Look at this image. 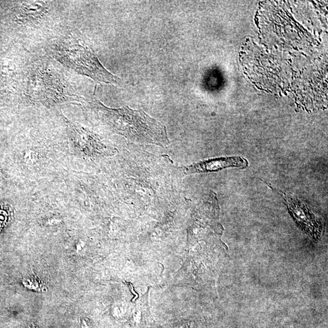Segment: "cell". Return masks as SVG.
Masks as SVG:
<instances>
[{
    "instance_id": "cell-1",
    "label": "cell",
    "mask_w": 328,
    "mask_h": 328,
    "mask_svg": "<svg viewBox=\"0 0 328 328\" xmlns=\"http://www.w3.org/2000/svg\"><path fill=\"white\" fill-rule=\"evenodd\" d=\"M81 103L98 122L133 142L162 147L169 145L166 127L142 110L109 108L96 99L83 98Z\"/></svg>"
},
{
    "instance_id": "cell-2",
    "label": "cell",
    "mask_w": 328,
    "mask_h": 328,
    "mask_svg": "<svg viewBox=\"0 0 328 328\" xmlns=\"http://www.w3.org/2000/svg\"><path fill=\"white\" fill-rule=\"evenodd\" d=\"M52 57L65 67L90 77L96 84L119 85L121 79L102 65L94 52L77 40L68 38L54 43L50 47Z\"/></svg>"
},
{
    "instance_id": "cell-3",
    "label": "cell",
    "mask_w": 328,
    "mask_h": 328,
    "mask_svg": "<svg viewBox=\"0 0 328 328\" xmlns=\"http://www.w3.org/2000/svg\"><path fill=\"white\" fill-rule=\"evenodd\" d=\"M26 77V95L35 102L53 106L65 102H81L83 98L73 91L57 72L47 66L31 69Z\"/></svg>"
},
{
    "instance_id": "cell-4",
    "label": "cell",
    "mask_w": 328,
    "mask_h": 328,
    "mask_svg": "<svg viewBox=\"0 0 328 328\" xmlns=\"http://www.w3.org/2000/svg\"><path fill=\"white\" fill-rule=\"evenodd\" d=\"M246 159L241 157H224L210 159L194 163L183 168L185 175L194 173H209L217 172L226 168L238 167L239 169H246L248 167Z\"/></svg>"
}]
</instances>
